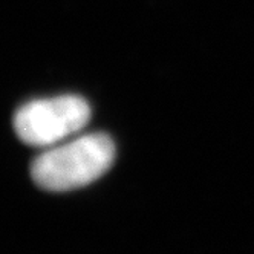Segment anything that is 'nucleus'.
<instances>
[{"mask_svg": "<svg viewBox=\"0 0 254 254\" xmlns=\"http://www.w3.org/2000/svg\"><path fill=\"white\" fill-rule=\"evenodd\" d=\"M115 144L104 133H89L52 147L32 161L31 176L40 189L69 191L92 184L112 167Z\"/></svg>", "mask_w": 254, "mask_h": 254, "instance_id": "1", "label": "nucleus"}, {"mask_svg": "<svg viewBox=\"0 0 254 254\" xmlns=\"http://www.w3.org/2000/svg\"><path fill=\"white\" fill-rule=\"evenodd\" d=\"M90 120V106L78 95L32 100L14 115L15 133L34 147L54 146L80 132Z\"/></svg>", "mask_w": 254, "mask_h": 254, "instance_id": "2", "label": "nucleus"}]
</instances>
